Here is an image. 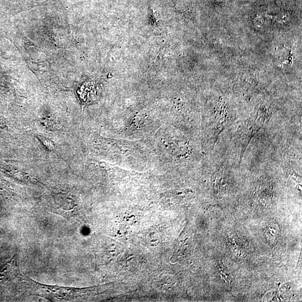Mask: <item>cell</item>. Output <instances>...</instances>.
Wrapping results in <instances>:
<instances>
[{
	"label": "cell",
	"mask_w": 302,
	"mask_h": 302,
	"mask_svg": "<svg viewBox=\"0 0 302 302\" xmlns=\"http://www.w3.org/2000/svg\"><path fill=\"white\" fill-rule=\"evenodd\" d=\"M5 121L3 120V119H0V127L4 128L5 125Z\"/></svg>",
	"instance_id": "cell-1"
}]
</instances>
